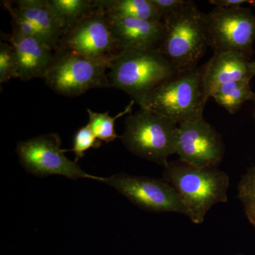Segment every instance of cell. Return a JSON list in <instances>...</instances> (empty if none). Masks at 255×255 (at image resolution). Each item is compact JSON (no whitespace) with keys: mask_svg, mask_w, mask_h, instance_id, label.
I'll return each instance as SVG.
<instances>
[{"mask_svg":"<svg viewBox=\"0 0 255 255\" xmlns=\"http://www.w3.org/2000/svg\"><path fill=\"white\" fill-rule=\"evenodd\" d=\"M209 100L204 87L203 65L177 73L163 82L140 109L152 111L179 125L204 117Z\"/></svg>","mask_w":255,"mask_h":255,"instance_id":"277c9868","label":"cell"},{"mask_svg":"<svg viewBox=\"0 0 255 255\" xmlns=\"http://www.w3.org/2000/svg\"><path fill=\"white\" fill-rule=\"evenodd\" d=\"M58 48L103 61L112 62L119 53L107 14L97 7L65 33Z\"/></svg>","mask_w":255,"mask_h":255,"instance_id":"30bf717a","label":"cell"},{"mask_svg":"<svg viewBox=\"0 0 255 255\" xmlns=\"http://www.w3.org/2000/svg\"><path fill=\"white\" fill-rule=\"evenodd\" d=\"M250 58L233 51L215 53L204 65V83L209 98L219 87L231 82L251 80Z\"/></svg>","mask_w":255,"mask_h":255,"instance_id":"5bb4252c","label":"cell"},{"mask_svg":"<svg viewBox=\"0 0 255 255\" xmlns=\"http://www.w3.org/2000/svg\"><path fill=\"white\" fill-rule=\"evenodd\" d=\"M209 3L215 7H238L244 4H250L255 7V0H210Z\"/></svg>","mask_w":255,"mask_h":255,"instance_id":"cb8c5ba5","label":"cell"},{"mask_svg":"<svg viewBox=\"0 0 255 255\" xmlns=\"http://www.w3.org/2000/svg\"><path fill=\"white\" fill-rule=\"evenodd\" d=\"M135 102L130 101L125 110L114 116L110 117L109 112L105 113H97L87 109V112L89 115L88 127L92 130L97 139L105 142H111L119 137L115 131V122L120 117L127 114H130L132 112V106Z\"/></svg>","mask_w":255,"mask_h":255,"instance_id":"d6986e66","label":"cell"},{"mask_svg":"<svg viewBox=\"0 0 255 255\" xmlns=\"http://www.w3.org/2000/svg\"><path fill=\"white\" fill-rule=\"evenodd\" d=\"M176 154L189 165L217 168L224 157V144L219 132L201 117L178 125Z\"/></svg>","mask_w":255,"mask_h":255,"instance_id":"8fae6325","label":"cell"},{"mask_svg":"<svg viewBox=\"0 0 255 255\" xmlns=\"http://www.w3.org/2000/svg\"><path fill=\"white\" fill-rule=\"evenodd\" d=\"M255 92L252 90L251 80H241L219 87L211 98L228 113L236 114L246 102L253 100Z\"/></svg>","mask_w":255,"mask_h":255,"instance_id":"ac0fdd59","label":"cell"},{"mask_svg":"<svg viewBox=\"0 0 255 255\" xmlns=\"http://www.w3.org/2000/svg\"><path fill=\"white\" fill-rule=\"evenodd\" d=\"M164 33L158 50L177 73L198 68L209 46L206 14L195 1L163 20Z\"/></svg>","mask_w":255,"mask_h":255,"instance_id":"3957f363","label":"cell"},{"mask_svg":"<svg viewBox=\"0 0 255 255\" xmlns=\"http://www.w3.org/2000/svg\"><path fill=\"white\" fill-rule=\"evenodd\" d=\"M163 179L177 191L187 211V217L201 224L213 206L228 202L230 177L217 168H199L182 161L164 167Z\"/></svg>","mask_w":255,"mask_h":255,"instance_id":"6da1fadb","label":"cell"},{"mask_svg":"<svg viewBox=\"0 0 255 255\" xmlns=\"http://www.w3.org/2000/svg\"><path fill=\"white\" fill-rule=\"evenodd\" d=\"M178 124L145 109L129 114L122 141L137 157L164 166L176 154Z\"/></svg>","mask_w":255,"mask_h":255,"instance_id":"5b68a950","label":"cell"},{"mask_svg":"<svg viewBox=\"0 0 255 255\" xmlns=\"http://www.w3.org/2000/svg\"><path fill=\"white\" fill-rule=\"evenodd\" d=\"M14 3L15 9L34 26L42 41L54 51L58 50L65 32L47 0H18Z\"/></svg>","mask_w":255,"mask_h":255,"instance_id":"9a60e30c","label":"cell"},{"mask_svg":"<svg viewBox=\"0 0 255 255\" xmlns=\"http://www.w3.org/2000/svg\"></svg>","mask_w":255,"mask_h":255,"instance_id":"4316f807","label":"cell"},{"mask_svg":"<svg viewBox=\"0 0 255 255\" xmlns=\"http://www.w3.org/2000/svg\"><path fill=\"white\" fill-rule=\"evenodd\" d=\"M107 18L119 53L158 49L160 46L164 33L163 21L110 16Z\"/></svg>","mask_w":255,"mask_h":255,"instance_id":"7c38bea8","label":"cell"},{"mask_svg":"<svg viewBox=\"0 0 255 255\" xmlns=\"http://www.w3.org/2000/svg\"><path fill=\"white\" fill-rule=\"evenodd\" d=\"M47 2L65 34L97 9L96 1L92 0H47Z\"/></svg>","mask_w":255,"mask_h":255,"instance_id":"e0dca14e","label":"cell"},{"mask_svg":"<svg viewBox=\"0 0 255 255\" xmlns=\"http://www.w3.org/2000/svg\"><path fill=\"white\" fill-rule=\"evenodd\" d=\"M209 46L214 53L233 51L251 58L255 41V15L248 8L214 7L206 14Z\"/></svg>","mask_w":255,"mask_h":255,"instance_id":"52a82bcc","label":"cell"},{"mask_svg":"<svg viewBox=\"0 0 255 255\" xmlns=\"http://www.w3.org/2000/svg\"><path fill=\"white\" fill-rule=\"evenodd\" d=\"M253 102H254V105H255L254 114H253V116H254V119H255V92L254 99H253Z\"/></svg>","mask_w":255,"mask_h":255,"instance_id":"484cf974","label":"cell"},{"mask_svg":"<svg viewBox=\"0 0 255 255\" xmlns=\"http://www.w3.org/2000/svg\"><path fill=\"white\" fill-rule=\"evenodd\" d=\"M16 151L25 170L38 177L60 175L71 179L90 178L100 182L103 179L87 174L76 162L69 159L65 155L66 150L61 148L60 137L55 133L19 142Z\"/></svg>","mask_w":255,"mask_h":255,"instance_id":"ba28073f","label":"cell"},{"mask_svg":"<svg viewBox=\"0 0 255 255\" xmlns=\"http://www.w3.org/2000/svg\"><path fill=\"white\" fill-rule=\"evenodd\" d=\"M238 198L248 221L255 228V166L243 174L238 184Z\"/></svg>","mask_w":255,"mask_h":255,"instance_id":"ffe728a7","label":"cell"},{"mask_svg":"<svg viewBox=\"0 0 255 255\" xmlns=\"http://www.w3.org/2000/svg\"><path fill=\"white\" fill-rule=\"evenodd\" d=\"M96 6L107 16L162 21L150 0H97Z\"/></svg>","mask_w":255,"mask_h":255,"instance_id":"2e32d148","label":"cell"},{"mask_svg":"<svg viewBox=\"0 0 255 255\" xmlns=\"http://www.w3.org/2000/svg\"><path fill=\"white\" fill-rule=\"evenodd\" d=\"M102 182L114 188L132 204L150 212L176 213L187 216L180 198L168 182L126 173L103 178Z\"/></svg>","mask_w":255,"mask_h":255,"instance_id":"9c48e42d","label":"cell"},{"mask_svg":"<svg viewBox=\"0 0 255 255\" xmlns=\"http://www.w3.org/2000/svg\"><path fill=\"white\" fill-rule=\"evenodd\" d=\"M14 48L17 60V78L26 82L44 79L53 63L55 51L38 37L12 33L6 37Z\"/></svg>","mask_w":255,"mask_h":255,"instance_id":"4fadbf2b","label":"cell"},{"mask_svg":"<svg viewBox=\"0 0 255 255\" xmlns=\"http://www.w3.org/2000/svg\"><path fill=\"white\" fill-rule=\"evenodd\" d=\"M110 70V87L126 92L140 108L156 88L177 73L158 49L120 52Z\"/></svg>","mask_w":255,"mask_h":255,"instance_id":"7a4b0ae2","label":"cell"},{"mask_svg":"<svg viewBox=\"0 0 255 255\" xmlns=\"http://www.w3.org/2000/svg\"><path fill=\"white\" fill-rule=\"evenodd\" d=\"M111 63L58 48L44 80L47 86L59 95L78 97L92 89L110 87L106 70Z\"/></svg>","mask_w":255,"mask_h":255,"instance_id":"8992f818","label":"cell"},{"mask_svg":"<svg viewBox=\"0 0 255 255\" xmlns=\"http://www.w3.org/2000/svg\"><path fill=\"white\" fill-rule=\"evenodd\" d=\"M102 145L101 140L97 139L88 125L80 128L75 134L73 147L70 151L75 155V162L85 155V152L91 148H99Z\"/></svg>","mask_w":255,"mask_h":255,"instance_id":"7402d4cb","label":"cell"},{"mask_svg":"<svg viewBox=\"0 0 255 255\" xmlns=\"http://www.w3.org/2000/svg\"><path fill=\"white\" fill-rule=\"evenodd\" d=\"M250 70L253 77L255 76V60L250 62Z\"/></svg>","mask_w":255,"mask_h":255,"instance_id":"d4e9b609","label":"cell"},{"mask_svg":"<svg viewBox=\"0 0 255 255\" xmlns=\"http://www.w3.org/2000/svg\"><path fill=\"white\" fill-rule=\"evenodd\" d=\"M162 21L164 18L177 14L192 2L190 0H150Z\"/></svg>","mask_w":255,"mask_h":255,"instance_id":"603a6c76","label":"cell"},{"mask_svg":"<svg viewBox=\"0 0 255 255\" xmlns=\"http://www.w3.org/2000/svg\"><path fill=\"white\" fill-rule=\"evenodd\" d=\"M17 60L14 48L10 43L0 44V85L17 78Z\"/></svg>","mask_w":255,"mask_h":255,"instance_id":"44dd1931","label":"cell"}]
</instances>
